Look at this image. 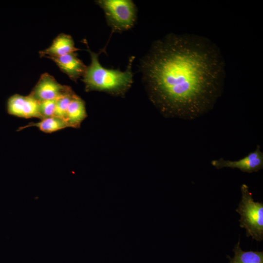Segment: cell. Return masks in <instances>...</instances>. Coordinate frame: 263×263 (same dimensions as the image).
<instances>
[{
	"mask_svg": "<svg viewBox=\"0 0 263 263\" xmlns=\"http://www.w3.org/2000/svg\"><path fill=\"white\" fill-rule=\"evenodd\" d=\"M88 51L91 62L82 76L86 91H96L123 95L133 82L132 65L134 57H131L126 70L121 71L103 67L98 60L99 54L92 52L89 48Z\"/></svg>",
	"mask_w": 263,
	"mask_h": 263,
	"instance_id": "7a4b0ae2",
	"label": "cell"
},
{
	"mask_svg": "<svg viewBox=\"0 0 263 263\" xmlns=\"http://www.w3.org/2000/svg\"><path fill=\"white\" fill-rule=\"evenodd\" d=\"M241 199L236 211L240 215V226L244 228L247 237L257 242L263 240V203L255 202L246 184L241 187Z\"/></svg>",
	"mask_w": 263,
	"mask_h": 263,
	"instance_id": "3957f363",
	"label": "cell"
},
{
	"mask_svg": "<svg viewBox=\"0 0 263 263\" xmlns=\"http://www.w3.org/2000/svg\"><path fill=\"white\" fill-rule=\"evenodd\" d=\"M31 127H37L45 133H52L69 127V126L64 120L54 116L43 118L37 123H29L26 126L20 127L18 131Z\"/></svg>",
	"mask_w": 263,
	"mask_h": 263,
	"instance_id": "7c38bea8",
	"label": "cell"
},
{
	"mask_svg": "<svg viewBox=\"0 0 263 263\" xmlns=\"http://www.w3.org/2000/svg\"><path fill=\"white\" fill-rule=\"evenodd\" d=\"M75 94L72 90L67 94L56 99L55 116L59 117L66 121V116L68 106Z\"/></svg>",
	"mask_w": 263,
	"mask_h": 263,
	"instance_id": "4fadbf2b",
	"label": "cell"
},
{
	"mask_svg": "<svg viewBox=\"0 0 263 263\" xmlns=\"http://www.w3.org/2000/svg\"><path fill=\"white\" fill-rule=\"evenodd\" d=\"M234 256L227 255L229 259L228 263H263V252L243 251L240 245V239L234 246Z\"/></svg>",
	"mask_w": 263,
	"mask_h": 263,
	"instance_id": "8fae6325",
	"label": "cell"
},
{
	"mask_svg": "<svg viewBox=\"0 0 263 263\" xmlns=\"http://www.w3.org/2000/svg\"><path fill=\"white\" fill-rule=\"evenodd\" d=\"M96 3L103 10L108 25L113 32L131 29L137 18V9L131 0H98Z\"/></svg>",
	"mask_w": 263,
	"mask_h": 263,
	"instance_id": "277c9868",
	"label": "cell"
},
{
	"mask_svg": "<svg viewBox=\"0 0 263 263\" xmlns=\"http://www.w3.org/2000/svg\"><path fill=\"white\" fill-rule=\"evenodd\" d=\"M86 116L85 103L80 97L75 94L68 106L66 122L69 127L78 128Z\"/></svg>",
	"mask_w": 263,
	"mask_h": 263,
	"instance_id": "30bf717a",
	"label": "cell"
},
{
	"mask_svg": "<svg viewBox=\"0 0 263 263\" xmlns=\"http://www.w3.org/2000/svg\"><path fill=\"white\" fill-rule=\"evenodd\" d=\"M56 99L48 100L39 102V113L41 119L54 116Z\"/></svg>",
	"mask_w": 263,
	"mask_h": 263,
	"instance_id": "5bb4252c",
	"label": "cell"
},
{
	"mask_svg": "<svg viewBox=\"0 0 263 263\" xmlns=\"http://www.w3.org/2000/svg\"><path fill=\"white\" fill-rule=\"evenodd\" d=\"M140 68L151 100L167 115L198 117L213 108L223 92L224 59L205 37L168 34L153 42Z\"/></svg>",
	"mask_w": 263,
	"mask_h": 263,
	"instance_id": "6da1fadb",
	"label": "cell"
},
{
	"mask_svg": "<svg viewBox=\"0 0 263 263\" xmlns=\"http://www.w3.org/2000/svg\"><path fill=\"white\" fill-rule=\"evenodd\" d=\"M211 164L217 169L229 168L238 169L244 172H257L263 168V152L258 145L254 151L239 160L231 161L220 158L213 160Z\"/></svg>",
	"mask_w": 263,
	"mask_h": 263,
	"instance_id": "8992f818",
	"label": "cell"
},
{
	"mask_svg": "<svg viewBox=\"0 0 263 263\" xmlns=\"http://www.w3.org/2000/svg\"><path fill=\"white\" fill-rule=\"evenodd\" d=\"M78 49L75 47L72 37L69 35L60 34L53 40L48 48L39 52L40 56L56 57L75 52Z\"/></svg>",
	"mask_w": 263,
	"mask_h": 263,
	"instance_id": "9c48e42d",
	"label": "cell"
},
{
	"mask_svg": "<svg viewBox=\"0 0 263 263\" xmlns=\"http://www.w3.org/2000/svg\"><path fill=\"white\" fill-rule=\"evenodd\" d=\"M72 90L68 86L59 84L53 76L46 73L41 75L30 95L40 102L57 99Z\"/></svg>",
	"mask_w": 263,
	"mask_h": 263,
	"instance_id": "5b68a950",
	"label": "cell"
},
{
	"mask_svg": "<svg viewBox=\"0 0 263 263\" xmlns=\"http://www.w3.org/2000/svg\"><path fill=\"white\" fill-rule=\"evenodd\" d=\"M6 110L9 114L15 116L41 119L39 102L30 94L27 96L19 94L12 95L7 100Z\"/></svg>",
	"mask_w": 263,
	"mask_h": 263,
	"instance_id": "52a82bcc",
	"label": "cell"
},
{
	"mask_svg": "<svg viewBox=\"0 0 263 263\" xmlns=\"http://www.w3.org/2000/svg\"><path fill=\"white\" fill-rule=\"evenodd\" d=\"M47 57L55 62L61 71L75 81L83 76L87 67L78 58L75 52L60 56Z\"/></svg>",
	"mask_w": 263,
	"mask_h": 263,
	"instance_id": "ba28073f",
	"label": "cell"
}]
</instances>
